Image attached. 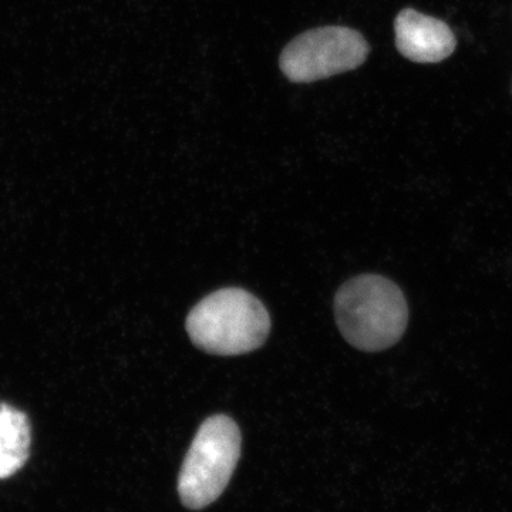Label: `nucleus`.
<instances>
[{
	"label": "nucleus",
	"mask_w": 512,
	"mask_h": 512,
	"mask_svg": "<svg viewBox=\"0 0 512 512\" xmlns=\"http://www.w3.org/2000/svg\"><path fill=\"white\" fill-rule=\"evenodd\" d=\"M241 454V431L231 417L218 414L201 424L185 457L178 493L185 507L201 510L227 487Z\"/></svg>",
	"instance_id": "3"
},
{
	"label": "nucleus",
	"mask_w": 512,
	"mask_h": 512,
	"mask_svg": "<svg viewBox=\"0 0 512 512\" xmlns=\"http://www.w3.org/2000/svg\"><path fill=\"white\" fill-rule=\"evenodd\" d=\"M369 46L357 30L326 26L293 39L281 55V69L291 82L312 83L355 70L365 63Z\"/></svg>",
	"instance_id": "4"
},
{
	"label": "nucleus",
	"mask_w": 512,
	"mask_h": 512,
	"mask_svg": "<svg viewBox=\"0 0 512 512\" xmlns=\"http://www.w3.org/2000/svg\"><path fill=\"white\" fill-rule=\"evenodd\" d=\"M32 443V429L25 413L0 403V480L25 466Z\"/></svg>",
	"instance_id": "6"
},
{
	"label": "nucleus",
	"mask_w": 512,
	"mask_h": 512,
	"mask_svg": "<svg viewBox=\"0 0 512 512\" xmlns=\"http://www.w3.org/2000/svg\"><path fill=\"white\" fill-rule=\"evenodd\" d=\"M336 322L343 338L365 352L396 345L409 323V305L402 289L382 275H360L336 293Z\"/></svg>",
	"instance_id": "1"
},
{
	"label": "nucleus",
	"mask_w": 512,
	"mask_h": 512,
	"mask_svg": "<svg viewBox=\"0 0 512 512\" xmlns=\"http://www.w3.org/2000/svg\"><path fill=\"white\" fill-rule=\"evenodd\" d=\"M185 328L197 348L212 355L238 356L264 345L271 332V316L251 293L227 288L195 305Z\"/></svg>",
	"instance_id": "2"
},
{
	"label": "nucleus",
	"mask_w": 512,
	"mask_h": 512,
	"mask_svg": "<svg viewBox=\"0 0 512 512\" xmlns=\"http://www.w3.org/2000/svg\"><path fill=\"white\" fill-rule=\"evenodd\" d=\"M397 50L416 63H439L453 55L457 40L443 20L404 9L394 20Z\"/></svg>",
	"instance_id": "5"
}]
</instances>
